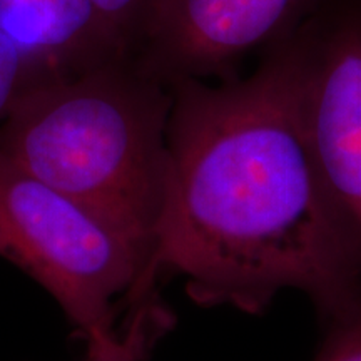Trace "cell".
<instances>
[{
    "mask_svg": "<svg viewBox=\"0 0 361 361\" xmlns=\"http://www.w3.org/2000/svg\"><path fill=\"white\" fill-rule=\"evenodd\" d=\"M278 45L319 186L361 283V0H324Z\"/></svg>",
    "mask_w": 361,
    "mask_h": 361,
    "instance_id": "4",
    "label": "cell"
},
{
    "mask_svg": "<svg viewBox=\"0 0 361 361\" xmlns=\"http://www.w3.org/2000/svg\"><path fill=\"white\" fill-rule=\"evenodd\" d=\"M37 87L29 59L13 40L0 30V123L17 101Z\"/></svg>",
    "mask_w": 361,
    "mask_h": 361,
    "instance_id": "9",
    "label": "cell"
},
{
    "mask_svg": "<svg viewBox=\"0 0 361 361\" xmlns=\"http://www.w3.org/2000/svg\"><path fill=\"white\" fill-rule=\"evenodd\" d=\"M0 30L29 59L37 87L129 59L90 0H0Z\"/></svg>",
    "mask_w": 361,
    "mask_h": 361,
    "instance_id": "6",
    "label": "cell"
},
{
    "mask_svg": "<svg viewBox=\"0 0 361 361\" xmlns=\"http://www.w3.org/2000/svg\"><path fill=\"white\" fill-rule=\"evenodd\" d=\"M171 104L169 87L117 59L25 92L0 123V156L80 202L151 261Z\"/></svg>",
    "mask_w": 361,
    "mask_h": 361,
    "instance_id": "2",
    "label": "cell"
},
{
    "mask_svg": "<svg viewBox=\"0 0 361 361\" xmlns=\"http://www.w3.org/2000/svg\"><path fill=\"white\" fill-rule=\"evenodd\" d=\"M0 258L56 300L85 345L119 335L116 300L134 291L149 263L97 214L4 156Z\"/></svg>",
    "mask_w": 361,
    "mask_h": 361,
    "instance_id": "3",
    "label": "cell"
},
{
    "mask_svg": "<svg viewBox=\"0 0 361 361\" xmlns=\"http://www.w3.org/2000/svg\"><path fill=\"white\" fill-rule=\"evenodd\" d=\"M119 51L134 59L157 0H90Z\"/></svg>",
    "mask_w": 361,
    "mask_h": 361,
    "instance_id": "8",
    "label": "cell"
},
{
    "mask_svg": "<svg viewBox=\"0 0 361 361\" xmlns=\"http://www.w3.org/2000/svg\"><path fill=\"white\" fill-rule=\"evenodd\" d=\"M168 168L156 243L126 310L184 279L202 308L264 314L303 293L322 324L361 308V283L306 146L286 59L261 52L246 78L171 85Z\"/></svg>",
    "mask_w": 361,
    "mask_h": 361,
    "instance_id": "1",
    "label": "cell"
},
{
    "mask_svg": "<svg viewBox=\"0 0 361 361\" xmlns=\"http://www.w3.org/2000/svg\"><path fill=\"white\" fill-rule=\"evenodd\" d=\"M323 331L313 361H361V308L324 323Z\"/></svg>",
    "mask_w": 361,
    "mask_h": 361,
    "instance_id": "10",
    "label": "cell"
},
{
    "mask_svg": "<svg viewBox=\"0 0 361 361\" xmlns=\"http://www.w3.org/2000/svg\"><path fill=\"white\" fill-rule=\"evenodd\" d=\"M171 326L173 316L161 301L144 305L124 316V324L116 338L87 345L85 361H146Z\"/></svg>",
    "mask_w": 361,
    "mask_h": 361,
    "instance_id": "7",
    "label": "cell"
},
{
    "mask_svg": "<svg viewBox=\"0 0 361 361\" xmlns=\"http://www.w3.org/2000/svg\"><path fill=\"white\" fill-rule=\"evenodd\" d=\"M324 0H157L133 61L166 87L241 78L247 56L298 30Z\"/></svg>",
    "mask_w": 361,
    "mask_h": 361,
    "instance_id": "5",
    "label": "cell"
}]
</instances>
